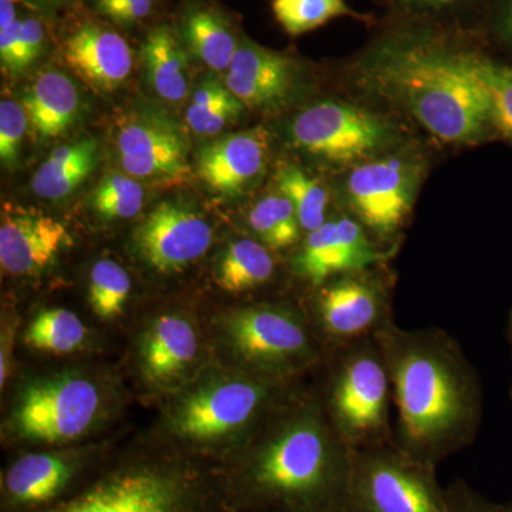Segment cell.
<instances>
[{"instance_id": "37", "label": "cell", "mask_w": 512, "mask_h": 512, "mask_svg": "<svg viewBox=\"0 0 512 512\" xmlns=\"http://www.w3.org/2000/svg\"><path fill=\"white\" fill-rule=\"evenodd\" d=\"M45 45V29L42 22L35 18L22 19L20 30L18 72H23L26 67L35 62Z\"/></svg>"}, {"instance_id": "40", "label": "cell", "mask_w": 512, "mask_h": 512, "mask_svg": "<svg viewBox=\"0 0 512 512\" xmlns=\"http://www.w3.org/2000/svg\"><path fill=\"white\" fill-rule=\"evenodd\" d=\"M498 25H500L501 35L512 46V0H505Z\"/></svg>"}, {"instance_id": "44", "label": "cell", "mask_w": 512, "mask_h": 512, "mask_svg": "<svg viewBox=\"0 0 512 512\" xmlns=\"http://www.w3.org/2000/svg\"><path fill=\"white\" fill-rule=\"evenodd\" d=\"M315 512H345V511H315Z\"/></svg>"}, {"instance_id": "12", "label": "cell", "mask_w": 512, "mask_h": 512, "mask_svg": "<svg viewBox=\"0 0 512 512\" xmlns=\"http://www.w3.org/2000/svg\"><path fill=\"white\" fill-rule=\"evenodd\" d=\"M212 228L204 217L181 202H160L138 225V254L163 275L184 271L212 244Z\"/></svg>"}, {"instance_id": "32", "label": "cell", "mask_w": 512, "mask_h": 512, "mask_svg": "<svg viewBox=\"0 0 512 512\" xmlns=\"http://www.w3.org/2000/svg\"><path fill=\"white\" fill-rule=\"evenodd\" d=\"M274 15L291 36L303 35L342 16H356L345 0H274Z\"/></svg>"}, {"instance_id": "7", "label": "cell", "mask_w": 512, "mask_h": 512, "mask_svg": "<svg viewBox=\"0 0 512 512\" xmlns=\"http://www.w3.org/2000/svg\"><path fill=\"white\" fill-rule=\"evenodd\" d=\"M293 146L330 164L359 165L389 153L393 123L373 111L323 100L303 109L289 127Z\"/></svg>"}, {"instance_id": "22", "label": "cell", "mask_w": 512, "mask_h": 512, "mask_svg": "<svg viewBox=\"0 0 512 512\" xmlns=\"http://www.w3.org/2000/svg\"><path fill=\"white\" fill-rule=\"evenodd\" d=\"M197 349V336L188 320L177 315L161 316L143 342L144 375L151 382H168L191 365Z\"/></svg>"}, {"instance_id": "18", "label": "cell", "mask_w": 512, "mask_h": 512, "mask_svg": "<svg viewBox=\"0 0 512 512\" xmlns=\"http://www.w3.org/2000/svg\"><path fill=\"white\" fill-rule=\"evenodd\" d=\"M269 148L271 134L264 127L218 138L198 153V175L217 194L237 197L264 173Z\"/></svg>"}, {"instance_id": "45", "label": "cell", "mask_w": 512, "mask_h": 512, "mask_svg": "<svg viewBox=\"0 0 512 512\" xmlns=\"http://www.w3.org/2000/svg\"><path fill=\"white\" fill-rule=\"evenodd\" d=\"M510 512H512V510Z\"/></svg>"}, {"instance_id": "17", "label": "cell", "mask_w": 512, "mask_h": 512, "mask_svg": "<svg viewBox=\"0 0 512 512\" xmlns=\"http://www.w3.org/2000/svg\"><path fill=\"white\" fill-rule=\"evenodd\" d=\"M69 242L66 227L45 212L3 205L0 264L8 274H40Z\"/></svg>"}, {"instance_id": "28", "label": "cell", "mask_w": 512, "mask_h": 512, "mask_svg": "<svg viewBox=\"0 0 512 512\" xmlns=\"http://www.w3.org/2000/svg\"><path fill=\"white\" fill-rule=\"evenodd\" d=\"M244 109V104L229 92L225 84L207 79L192 94L185 119L198 136H215L241 116Z\"/></svg>"}, {"instance_id": "20", "label": "cell", "mask_w": 512, "mask_h": 512, "mask_svg": "<svg viewBox=\"0 0 512 512\" xmlns=\"http://www.w3.org/2000/svg\"><path fill=\"white\" fill-rule=\"evenodd\" d=\"M76 467L55 454H28L6 473L5 494L16 507L37 508L55 501L73 480Z\"/></svg>"}, {"instance_id": "19", "label": "cell", "mask_w": 512, "mask_h": 512, "mask_svg": "<svg viewBox=\"0 0 512 512\" xmlns=\"http://www.w3.org/2000/svg\"><path fill=\"white\" fill-rule=\"evenodd\" d=\"M63 56L74 73L100 92H113L133 69V53L113 30L83 25L64 42Z\"/></svg>"}, {"instance_id": "33", "label": "cell", "mask_w": 512, "mask_h": 512, "mask_svg": "<svg viewBox=\"0 0 512 512\" xmlns=\"http://www.w3.org/2000/svg\"><path fill=\"white\" fill-rule=\"evenodd\" d=\"M130 291L131 279L123 266L111 259L94 264L89 282V302L94 315L104 320L117 318L124 311Z\"/></svg>"}, {"instance_id": "38", "label": "cell", "mask_w": 512, "mask_h": 512, "mask_svg": "<svg viewBox=\"0 0 512 512\" xmlns=\"http://www.w3.org/2000/svg\"><path fill=\"white\" fill-rule=\"evenodd\" d=\"M22 19L16 20L8 29L0 30V60L3 69L10 73L18 72V56Z\"/></svg>"}, {"instance_id": "31", "label": "cell", "mask_w": 512, "mask_h": 512, "mask_svg": "<svg viewBox=\"0 0 512 512\" xmlns=\"http://www.w3.org/2000/svg\"><path fill=\"white\" fill-rule=\"evenodd\" d=\"M473 69L490 104L495 136L512 144V66L473 53Z\"/></svg>"}, {"instance_id": "16", "label": "cell", "mask_w": 512, "mask_h": 512, "mask_svg": "<svg viewBox=\"0 0 512 512\" xmlns=\"http://www.w3.org/2000/svg\"><path fill=\"white\" fill-rule=\"evenodd\" d=\"M299 67L291 57L239 42L237 53L225 74V86L245 107L272 110L284 106L296 93Z\"/></svg>"}, {"instance_id": "10", "label": "cell", "mask_w": 512, "mask_h": 512, "mask_svg": "<svg viewBox=\"0 0 512 512\" xmlns=\"http://www.w3.org/2000/svg\"><path fill=\"white\" fill-rule=\"evenodd\" d=\"M116 147L121 167L130 177L178 184L190 175L187 138L173 120L156 111H141L121 120Z\"/></svg>"}, {"instance_id": "25", "label": "cell", "mask_w": 512, "mask_h": 512, "mask_svg": "<svg viewBox=\"0 0 512 512\" xmlns=\"http://www.w3.org/2000/svg\"><path fill=\"white\" fill-rule=\"evenodd\" d=\"M183 33L192 55L215 72H227L239 42L227 23L207 9H195L184 20Z\"/></svg>"}, {"instance_id": "2", "label": "cell", "mask_w": 512, "mask_h": 512, "mask_svg": "<svg viewBox=\"0 0 512 512\" xmlns=\"http://www.w3.org/2000/svg\"><path fill=\"white\" fill-rule=\"evenodd\" d=\"M363 82L444 143L495 136L473 53L419 37L386 40L363 63Z\"/></svg>"}, {"instance_id": "41", "label": "cell", "mask_w": 512, "mask_h": 512, "mask_svg": "<svg viewBox=\"0 0 512 512\" xmlns=\"http://www.w3.org/2000/svg\"><path fill=\"white\" fill-rule=\"evenodd\" d=\"M15 0H0V30L8 29L16 22Z\"/></svg>"}, {"instance_id": "14", "label": "cell", "mask_w": 512, "mask_h": 512, "mask_svg": "<svg viewBox=\"0 0 512 512\" xmlns=\"http://www.w3.org/2000/svg\"><path fill=\"white\" fill-rule=\"evenodd\" d=\"M380 258L366 228L355 218L340 217L308 234L293 265L303 279L322 286L338 276L367 271Z\"/></svg>"}, {"instance_id": "9", "label": "cell", "mask_w": 512, "mask_h": 512, "mask_svg": "<svg viewBox=\"0 0 512 512\" xmlns=\"http://www.w3.org/2000/svg\"><path fill=\"white\" fill-rule=\"evenodd\" d=\"M99 410L96 384L84 377L62 375L39 380L23 390L13 426L22 439L66 443L86 433Z\"/></svg>"}, {"instance_id": "4", "label": "cell", "mask_w": 512, "mask_h": 512, "mask_svg": "<svg viewBox=\"0 0 512 512\" xmlns=\"http://www.w3.org/2000/svg\"><path fill=\"white\" fill-rule=\"evenodd\" d=\"M346 512H451L434 467L396 444L350 450Z\"/></svg>"}, {"instance_id": "8", "label": "cell", "mask_w": 512, "mask_h": 512, "mask_svg": "<svg viewBox=\"0 0 512 512\" xmlns=\"http://www.w3.org/2000/svg\"><path fill=\"white\" fill-rule=\"evenodd\" d=\"M414 157L384 156L355 165L345 181V197L356 220L380 241H393L402 231L421 181Z\"/></svg>"}, {"instance_id": "3", "label": "cell", "mask_w": 512, "mask_h": 512, "mask_svg": "<svg viewBox=\"0 0 512 512\" xmlns=\"http://www.w3.org/2000/svg\"><path fill=\"white\" fill-rule=\"evenodd\" d=\"M349 473L350 448L322 420L309 416L288 424L261 448L248 480L266 500L345 511Z\"/></svg>"}, {"instance_id": "35", "label": "cell", "mask_w": 512, "mask_h": 512, "mask_svg": "<svg viewBox=\"0 0 512 512\" xmlns=\"http://www.w3.org/2000/svg\"><path fill=\"white\" fill-rule=\"evenodd\" d=\"M29 119L22 103L2 100L0 103V160L5 167H15L25 138Z\"/></svg>"}, {"instance_id": "23", "label": "cell", "mask_w": 512, "mask_h": 512, "mask_svg": "<svg viewBox=\"0 0 512 512\" xmlns=\"http://www.w3.org/2000/svg\"><path fill=\"white\" fill-rule=\"evenodd\" d=\"M99 161V144L93 138L73 141L52 151L32 178L37 197L60 200L72 194L93 173Z\"/></svg>"}, {"instance_id": "26", "label": "cell", "mask_w": 512, "mask_h": 512, "mask_svg": "<svg viewBox=\"0 0 512 512\" xmlns=\"http://www.w3.org/2000/svg\"><path fill=\"white\" fill-rule=\"evenodd\" d=\"M275 271L271 249L259 241L239 239L229 244L218 266L217 281L224 291H251L266 284Z\"/></svg>"}, {"instance_id": "43", "label": "cell", "mask_w": 512, "mask_h": 512, "mask_svg": "<svg viewBox=\"0 0 512 512\" xmlns=\"http://www.w3.org/2000/svg\"><path fill=\"white\" fill-rule=\"evenodd\" d=\"M508 336H510V345H511V352H512V312L510 315V323H508ZM510 397L512 400V383H511Z\"/></svg>"}, {"instance_id": "34", "label": "cell", "mask_w": 512, "mask_h": 512, "mask_svg": "<svg viewBox=\"0 0 512 512\" xmlns=\"http://www.w3.org/2000/svg\"><path fill=\"white\" fill-rule=\"evenodd\" d=\"M146 192L130 175L110 174L101 178L93 192V207L106 220H130L144 204Z\"/></svg>"}, {"instance_id": "24", "label": "cell", "mask_w": 512, "mask_h": 512, "mask_svg": "<svg viewBox=\"0 0 512 512\" xmlns=\"http://www.w3.org/2000/svg\"><path fill=\"white\" fill-rule=\"evenodd\" d=\"M144 64L151 89L161 99L180 103L190 89L188 60L184 47L170 29L151 30L143 46Z\"/></svg>"}, {"instance_id": "13", "label": "cell", "mask_w": 512, "mask_h": 512, "mask_svg": "<svg viewBox=\"0 0 512 512\" xmlns=\"http://www.w3.org/2000/svg\"><path fill=\"white\" fill-rule=\"evenodd\" d=\"M367 271L330 279L318 296V316L333 339L350 343L372 338L390 322L387 293Z\"/></svg>"}, {"instance_id": "15", "label": "cell", "mask_w": 512, "mask_h": 512, "mask_svg": "<svg viewBox=\"0 0 512 512\" xmlns=\"http://www.w3.org/2000/svg\"><path fill=\"white\" fill-rule=\"evenodd\" d=\"M268 399L254 380H229L192 394L178 410L175 426L181 436L212 440L247 426Z\"/></svg>"}, {"instance_id": "27", "label": "cell", "mask_w": 512, "mask_h": 512, "mask_svg": "<svg viewBox=\"0 0 512 512\" xmlns=\"http://www.w3.org/2000/svg\"><path fill=\"white\" fill-rule=\"evenodd\" d=\"M275 181L279 192L292 202L303 231L311 234L328 221L329 192L318 178L298 165L286 164L276 171Z\"/></svg>"}, {"instance_id": "36", "label": "cell", "mask_w": 512, "mask_h": 512, "mask_svg": "<svg viewBox=\"0 0 512 512\" xmlns=\"http://www.w3.org/2000/svg\"><path fill=\"white\" fill-rule=\"evenodd\" d=\"M154 0H96V9L121 25L147 18L153 9Z\"/></svg>"}, {"instance_id": "6", "label": "cell", "mask_w": 512, "mask_h": 512, "mask_svg": "<svg viewBox=\"0 0 512 512\" xmlns=\"http://www.w3.org/2000/svg\"><path fill=\"white\" fill-rule=\"evenodd\" d=\"M389 372L375 338L350 343L330 389V413L350 450L393 443Z\"/></svg>"}, {"instance_id": "21", "label": "cell", "mask_w": 512, "mask_h": 512, "mask_svg": "<svg viewBox=\"0 0 512 512\" xmlns=\"http://www.w3.org/2000/svg\"><path fill=\"white\" fill-rule=\"evenodd\" d=\"M22 104L36 136L49 140L72 126L79 114L80 96L66 74L49 70L36 77Z\"/></svg>"}, {"instance_id": "29", "label": "cell", "mask_w": 512, "mask_h": 512, "mask_svg": "<svg viewBox=\"0 0 512 512\" xmlns=\"http://www.w3.org/2000/svg\"><path fill=\"white\" fill-rule=\"evenodd\" d=\"M248 222L259 242L272 251L292 247L301 237L298 215L284 194L268 195L256 202Z\"/></svg>"}, {"instance_id": "30", "label": "cell", "mask_w": 512, "mask_h": 512, "mask_svg": "<svg viewBox=\"0 0 512 512\" xmlns=\"http://www.w3.org/2000/svg\"><path fill=\"white\" fill-rule=\"evenodd\" d=\"M87 329L79 316L66 309H50L39 313L26 329V345L47 353H69L79 348Z\"/></svg>"}, {"instance_id": "42", "label": "cell", "mask_w": 512, "mask_h": 512, "mask_svg": "<svg viewBox=\"0 0 512 512\" xmlns=\"http://www.w3.org/2000/svg\"><path fill=\"white\" fill-rule=\"evenodd\" d=\"M406 2L417 3V5L446 6L456 3L458 0H406Z\"/></svg>"}, {"instance_id": "1", "label": "cell", "mask_w": 512, "mask_h": 512, "mask_svg": "<svg viewBox=\"0 0 512 512\" xmlns=\"http://www.w3.org/2000/svg\"><path fill=\"white\" fill-rule=\"evenodd\" d=\"M399 419L396 446L430 467L476 437L480 384L461 350L440 330H377Z\"/></svg>"}, {"instance_id": "39", "label": "cell", "mask_w": 512, "mask_h": 512, "mask_svg": "<svg viewBox=\"0 0 512 512\" xmlns=\"http://www.w3.org/2000/svg\"><path fill=\"white\" fill-rule=\"evenodd\" d=\"M447 497L451 512H498L485 505L483 501L477 500V497L463 487L456 488L453 493L450 491Z\"/></svg>"}, {"instance_id": "11", "label": "cell", "mask_w": 512, "mask_h": 512, "mask_svg": "<svg viewBox=\"0 0 512 512\" xmlns=\"http://www.w3.org/2000/svg\"><path fill=\"white\" fill-rule=\"evenodd\" d=\"M228 335L242 359L272 372L308 362L312 342L301 319L282 306H252L228 319Z\"/></svg>"}, {"instance_id": "5", "label": "cell", "mask_w": 512, "mask_h": 512, "mask_svg": "<svg viewBox=\"0 0 512 512\" xmlns=\"http://www.w3.org/2000/svg\"><path fill=\"white\" fill-rule=\"evenodd\" d=\"M40 512H220L200 478L160 464L111 471L86 490Z\"/></svg>"}]
</instances>
